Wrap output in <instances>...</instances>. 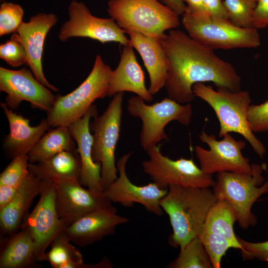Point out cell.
<instances>
[{
	"label": "cell",
	"instance_id": "cell-1",
	"mask_svg": "<svg viewBox=\"0 0 268 268\" xmlns=\"http://www.w3.org/2000/svg\"><path fill=\"white\" fill-rule=\"evenodd\" d=\"M168 65L164 87L168 97L180 104L195 98L193 85L212 82L217 88L241 90V78L233 66L219 57L214 50L173 29L160 39Z\"/></svg>",
	"mask_w": 268,
	"mask_h": 268
},
{
	"label": "cell",
	"instance_id": "cell-2",
	"mask_svg": "<svg viewBox=\"0 0 268 268\" xmlns=\"http://www.w3.org/2000/svg\"><path fill=\"white\" fill-rule=\"evenodd\" d=\"M217 198L208 188L169 187L160 206L169 216L173 233L169 245L183 249L202 232L207 213Z\"/></svg>",
	"mask_w": 268,
	"mask_h": 268
},
{
	"label": "cell",
	"instance_id": "cell-3",
	"mask_svg": "<svg viewBox=\"0 0 268 268\" xmlns=\"http://www.w3.org/2000/svg\"><path fill=\"white\" fill-rule=\"evenodd\" d=\"M195 96L206 102L213 110L220 124L219 136L236 133L242 135L261 158L266 152L263 143L250 129L247 117L251 99L247 90L233 91L225 88L216 90L210 85L197 83L193 86Z\"/></svg>",
	"mask_w": 268,
	"mask_h": 268
},
{
	"label": "cell",
	"instance_id": "cell-4",
	"mask_svg": "<svg viewBox=\"0 0 268 268\" xmlns=\"http://www.w3.org/2000/svg\"><path fill=\"white\" fill-rule=\"evenodd\" d=\"M107 12L125 31L161 39L180 25L179 15L159 0H110Z\"/></svg>",
	"mask_w": 268,
	"mask_h": 268
},
{
	"label": "cell",
	"instance_id": "cell-5",
	"mask_svg": "<svg viewBox=\"0 0 268 268\" xmlns=\"http://www.w3.org/2000/svg\"><path fill=\"white\" fill-rule=\"evenodd\" d=\"M250 173L221 172L217 173L213 192L217 199L227 200L234 210L240 227L254 226L257 220L251 211L254 203L268 193V179L263 175L266 164H252Z\"/></svg>",
	"mask_w": 268,
	"mask_h": 268
},
{
	"label": "cell",
	"instance_id": "cell-6",
	"mask_svg": "<svg viewBox=\"0 0 268 268\" xmlns=\"http://www.w3.org/2000/svg\"><path fill=\"white\" fill-rule=\"evenodd\" d=\"M112 70L97 54L92 69L84 81L70 93L56 96L47 119L51 127L68 126L82 118L94 101L108 95Z\"/></svg>",
	"mask_w": 268,
	"mask_h": 268
},
{
	"label": "cell",
	"instance_id": "cell-7",
	"mask_svg": "<svg viewBox=\"0 0 268 268\" xmlns=\"http://www.w3.org/2000/svg\"><path fill=\"white\" fill-rule=\"evenodd\" d=\"M182 24L192 39L213 50L255 48L261 45L257 29L240 27L227 19L200 15L186 9Z\"/></svg>",
	"mask_w": 268,
	"mask_h": 268
},
{
	"label": "cell",
	"instance_id": "cell-8",
	"mask_svg": "<svg viewBox=\"0 0 268 268\" xmlns=\"http://www.w3.org/2000/svg\"><path fill=\"white\" fill-rule=\"evenodd\" d=\"M144 102L138 96H133L128 100L127 109L131 116L142 121L140 143L146 151L168 138L164 129L171 121H177L186 126L191 122L190 103L182 105L169 97L151 105Z\"/></svg>",
	"mask_w": 268,
	"mask_h": 268
},
{
	"label": "cell",
	"instance_id": "cell-9",
	"mask_svg": "<svg viewBox=\"0 0 268 268\" xmlns=\"http://www.w3.org/2000/svg\"><path fill=\"white\" fill-rule=\"evenodd\" d=\"M124 93L114 95L104 112L89 124L93 136L92 156L101 165L104 191L118 177L115 152L120 136Z\"/></svg>",
	"mask_w": 268,
	"mask_h": 268
},
{
	"label": "cell",
	"instance_id": "cell-10",
	"mask_svg": "<svg viewBox=\"0 0 268 268\" xmlns=\"http://www.w3.org/2000/svg\"><path fill=\"white\" fill-rule=\"evenodd\" d=\"M146 152L149 158L142 162L143 170L162 189H168L172 185L209 188L215 183L211 174L199 168L192 158L172 160L163 155L158 145L151 147Z\"/></svg>",
	"mask_w": 268,
	"mask_h": 268
},
{
	"label": "cell",
	"instance_id": "cell-11",
	"mask_svg": "<svg viewBox=\"0 0 268 268\" xmlns=\"http://www.w3.org/2000/svg\"><path fill=\"white\" fill-rule=\"evenodd\" d=\"M69 19L60 28L58 38L66 42L72 37L88 38L102 44L119 43L123 46L129 44L126 32L112 18L94 16L82 1L72 0L68 7Z\"/></svg>",
	"mask_w": 268,
	"mask_h": 268
},
{
	"label": "cell",
	"instance_id": "cell-12",
	"mask_svg": "<svg viewBox=\"0 0 268 268\" xmlns=\"http://www.w3.org/2000/svg\"><path fill=\"white\" fill-rule=\"evenodd\" d=\"M201 141L207 144L209 149L195 146V152L200 168L205 173L212 174L221 172L250 173L252 164L248 158L244 157L242 151L246 143L236 140L231 134H224L221 140L216 139L215 135L208 134L202 131L199 135Z\"/></svg>",
	"mask_w": 268,
	"mask_h": 268
},
{
	"label": "cell",
	"instance_id": "cell-13",
	"mask_svg": "<svg viewBox=\"0 0 268 268\" xmlns=\"http://www.w3.org/2000/svg\"><path fill=\"white\" fill-rule=\"evenodd\" d=\"M42 181L43 187L39 201L21 227H27L31 233L35 243L38 262L46 261V250L65 229L57 211L54 183Z\"/></svg>",
	"mask_w": 268,
	"mask_h": 268
},
{
	"label": "cell",
	"instance_id": "cell-14",
	"mask_svg": "<svg viewBox=\"0 0 268 268\" xmlns=\"http://www.w3.org/2000/svg\"><path fill=\"white\" fill-rule=\"evenodd\" d=\"M53 182L56 189L57 211L65 228L87 213L114 206L104 191L85 189L76 178Z\"/></svg>",
	"mask_w": 268,
	"mask_h": 268
},
{
	"label": "cell",
	"instance_id": "cell-15",
	"mask_svg": "<svg viewBox=\"0 0 268 268\" xmlns=\"http://www.w3.org/2000/svg\"><path fill=\"white\" fill-rule=\"evenodd\" d=\"M0 90L7 94L5 103L12 110L26 101L33 109L47 112L56 99V96L35 78L31 70L24 67L11 70L0 67Z\"/></svg>",
	"mask_w": 268,
	"mask_h": 268
},
{
	"label": "cell",
	"instance_id": "cell-16",
	"mask_svg": "<svg viewBox=\"0 0 268 268\" xmlns=\"http://www.w3.org/2000/svg\"><path fill=\"white\" fill-rule=\"evenodd\" d=\"M131 155L132 152L125 154L118 160L116 166L119 176L104 191V193L112 202L129 207L139 203L149 212L161 216L163 210L160 201L168 189H162L154 182L144 186L133 184L126 173V165Z\"/></svg>",
	"mask_w": 268,
	"mask_h": 268
},
{
	"label": "cell",
	"instance_id": "cell-17",
	"mask_svg": "<svg viewBox=\"0 0 268 268\" xmlns=\"http://www.w3.org/2000/svg\"><path fill=\"white\" fill-rule=\"evenodd\" d=\"M57 21V16L54 13H38L28 22H23L16 32L26 52L27 65L33 75L43 85L55 92L58 89L46 78L42 61L46 36Z\"/></svg>",
	"mask_w": 268,
	"mask_h": 268
},
{
	"label": "cell",
	"instance_id": "cell-18",
	"mask_svg": "<svg viewBox=\"0 0 268 268\" xmlns=\"http://www.w3.org/2000/svg\"><path fill=\"white\" fill-rule=\"evenodd\" d=\"M129 221L117 214L114 207L96 210L87 213L66 227L64 232L73 244L85 247L115 233L116 227Z\"/></svg>",
	"mask_w": 268,
	"mask_h": 268
},
{
	"label": "cell",
	"instance_id": "cell-19",
	"mask_svg": "<svg viewBox=\"0 0 268 268\" xmlns=\"http://www.w3.org/2000/svg\"><path fill=\"white\" fill-rule=\"evenodd\" d=\"M98 116L95 105L92 104L84 116L70 124L68 127L77 144L81 161L79 183L82 186L95 192H103L101 183V165L95 162L92 156L93 136L89 130L91 118Z\"/></svg>",
	"mask_w": 268,
	"mask_h": 268
},
{
	"label": "cell",
	"instance_id": "cell-20",
	"mask_svg": "<svg viewBox=\"0 0 268 268\" xmlns=\"http://www.w3.org/2000/svg\"><path fill=\"white\" fill-rule=\"evenodd\" d=\"M134 49L130 44L123 46L119 64L111 74L108 96L128 91L136 94L144 101L151 102L153 97L146 87L144 73Z\"/></svg>",
	"mask_w": 268,
	"mask_h": 268
},
{
	"label": "cell",
	"instance_id": "cell-21",
	"mask_svg": "<svg viewBox=\"0 0 268 268\" xmlns=\"http://www.w3.org/2000/svg\"><path fill=\"white\" fill-rule=\"evenodd\" d=\"M8 120L9 132L4 138L3 147L12 159L28 154L40 138L51 127L47 119L36 126L30 125V119L14 112L5 103H0Z\"/></svg>",
	"mask_w": 268,
	"mask_h": 268
},
{
	"label": "cell",
	"instance_id": "cell-22",
	"mask_svg": "<svg viewBox=\"0 0 268 268\" xmlns=\"http://www.w3.org/2000/svg\"><path fill=\"white\" fill-rule=\"evenodd\" d=\"M129 36V44L141 56L148 72L153 95L164 87L168 70L165 54L160 39L145 36L133 30L125 31Z\"/></svg>",
	"mask_w": 268,
	"mask_h": 268
},
{
	"label": "cell",
	"instance_id": "cell-23",
	"mask_svg": "<svg viewBox=\"0 0 268 268\" xmlns=\"http://www.w3.org/2000/svg\"><path fill=\"white\" fill-rule=\"evenodd\" d=\"M42 187V181L29 171L12 201L0 209V226L3 233L11 235L21 229L33 201L41 194Z\"/></svg>",
	"mask_w": 268,
	"mask_h": 268
},
{
	"label": "cell",
	"instance_id": "cell-24",
	"mask_svg": "<svg viewBox=\"0 0 268 268\" xmlns=\"http://www.w3.org/2000/svg\"><path fill=\"white\" fill-rule=\"evenodd\" d=\"M37 262L36 246L27 227H22L4 242L0 251V268L33 267Z\"/></svg>",
	"mask_w": 268,
	"mask_h": 268
},
{
	"label": "cell",
	"instance_id": "cell-25",
	"mask_svg": "<svg viewBox=\"0 0 268 268\" xmlns=\"http://www.w3.org/2000/svg\"><path fill=\"white\" fill-rule=\"evenodd\" d=\"M81 161L78 152L62 151L43 161L29 163L28 169L41 181L55 182L76 178L79 180Z\"/></svg>",
	"mask_w": 268,
	"mask_h": 268
},
{
	"label": "cell",
	"instance_id": "cell-26",
	"mask_svg": "<svg viewBox=\"0 0 268 268\" xmlns=\"http://www.w3.org/2000/svg\"><path fill=\"white\" fill-rule=\"evenodd\" d=\"M68 126H58L45 133L28 153L29 162L38 163L64 151L78 152Z\"/></svg>",
	"mask_w": 268,
	"mask_h": 268
},
{
	"label": "cell",
	"instance_id": "cell-27",
	"mask_svg": "<svg viewBox=\"0 0 268 268\" xmlns=\"http://www.w3.org/2000/svg\"><path fill=\"white\" fill-rule=\"evenodd\" d=\"M236 221L235 212L230 203L226 200L217 199L207 213L203 229L223 237L241 249V245L234 231Z\"/></svg>",
	"mask_w": 268,
	"mask_h": 268
},
{
	"label": "cell",
	"instance_id": "cell-28",
	"mask_svg": "<svg viewBox=\"0 0 268 268\" xmlns=\"http://www.w3.org/2000/svg\"><path fill=\"white\" fill-rule=\"evenodd\" d=\"M64 231L52 241L46 261L53 268H84L83 257Z\"/></svg>",
	"mask_w": 268,
	"mask_h": 268
},
{
	"label": "cell",
	"instance_id": "cell-29",
	"mask_svg": "<svg viewBox=\"0 0 268 268\" xmlns=\"http://www.w3.org/2000/svg\"><path fill=\"white\" fill-rule=\"evenodd\" d=\"M169 268H212L211 260L199 236L188 243L178 257L167 267Z\"/></svg>",
	"mask_w": 268,
	"mask_h": 268
},
{
	"label": "cell",
	"instance_id": "cell-30",
	"mask_svg": "<svg viewBox=\"0 0 268 268\" xmlns=\"http://www.w3.org/2000/svg\"><path fill=\"white\" fill-rule=\"evenodd\" d=\"M199 237L214 268L220 267L222 258L229 248L238 249L231 241L208 230L203 229Z\"/></svg>",
	"mask_w": 268,
	"mask_h": 268
},
{
	"label": "cell",
	"instance_id": "cell-31",
	"mask_svg": "<svg viewBox=\"0 0 268 268\" xmlns=\"http://www.w3.org/2000/svg\"><path fill=\"white\" fill-rule=\"evenodd\" d=\"M228 19L235 25L250 28L253 27V17L256 1L254 0H223Z\"/></svg>",
	"mask_w": 268,
	"mask_h": 268
},
{
	"label": "cell",
	"instance_id": "cell-32",
	"mask_svg": "<svg viewBox=\"0 0 268 268\" xmlns=\"http://www.w3.org/2000/svg\"><path fill=\"white\" fill-rule=\"evenodd\" d=\"M24 11L19 4L3 2L0 6V36L17 32L23 22Z\"/></svg>",
	"mask_w": 268,
	"mask_h": 268
},
{
	"label": "cell",
	"instance_id": "cell-33",
	"mask_svg": "<svg viewBox=\"0 0 268 268\" xmlns=\"http://www.w3.org/2000/svg\"><path fill=\"white\" fill-rule=\"evenodd\" d=\"M28 154L12 159L0 175V186H18L29 173Z\"/></svg>",
	"mask_w": 268,
	"mask_h": 268
},
{
	"label": "cell",
	"instance_id": "cell-34",
	"mask_svg": "<svg viewBox=\"0 0 268 268\" xmlns=\"http://www.w3.org/2000/svg\"><path fill=\"white\" fill-rule=\"evenodd\" d=\"M0 58L14 67L27 65L26 52L16 32L0 45Z\"/></svg>",
	"mask_w": 268,
	"mask_h": 268
},
{
	"label": "cell",
	"instance_id": "cell-35",
	"mask_svg": "<svg viewBox=\"0 0 268 268\" xmlns=\"http://www.w3.org/2000/svg\"><path fill=\"white\" fill-rule=\"evenodd\" d=\"M247 119L254 133L268 131V98L260 104L250 105Z\"/></svg>",
	"mask_w": 268,
	"mask_h": 268
},
{
	"label": "cell",
	"instance_id": "cell-36",
	"mask_svg": "<svg viewBox=\"0 0 268 268\" xmlns=\"http://www.w3.org/2000/svg\"><path fill=\"white\" fill-rule=\"evenodd\" d=\"M241 245V255L244 260L258 259L268 264V240L262 242H250L237 237Z\"/></svg>",
	"mask_w": 268,
	"mask_h": 268
},
{
	"label": "cell",
	"instance_id": "cell-37",
	"mask_svg": "<svg viewBox=\"0 0 268 268\" xmlns=\"http://www.w3.org/2000/svg\"><path fill=\"white\" fill-rule=\"evenodd\" d=\"M268 26V0H257L253 17V27L261 29Z\"/></svg>",
	"mask_w": 268,
	"mask_h": 268
},
{
	"label": "cell",
	"instance_id": "cell-38",
	"mask_svg": "<svg viewBox=\"0 0 268 268\" xmlns=\"http://www.w3.org/2000/svg\"><path fill=\"white\" fill-rule=\"evenodd\" d=\"M208 13L212 16L227 19L228 15L222 0H203Z\"/></svg>",
	"mask_w": 268,
	"mask_h": 268
},
{
	"label": "cell",
	"instance_id": "cell-39",
	"mask_svg": "<svg viewBox=\"0 0 268 268\" xmlns=\"http://www.w3.org/2000/svg\"><path fill=\"white\" fill-rule=\"evenodd\" d=\"M19 186H0V209L12 201L18 191Z\"/></svg>",
	"mask_w": 268,
	"mask_h": 268
},
{
	"label": "cell",
	"instance_id": "cell-40",
	"mask_svg": "<svg viewBox=\"0 0 268 268\" xmlns=\"http://www.w3.org/2000/svg\"><path fill=\"white\" fill-rule=\"evenodd\" d=\"M186 3V9L200 15H210L207 11L203 0H183Z\"/></svg>",
	"mask_w": 268,
	"mask_h": 268
},
{
	"label": "cell",
	"instance_id": "cell-41",
	"mask_svg": "<svg viewBox=\"0 0 268 268\" xmlns=\"http://www.w3.org/2000/svg\"><path fill=\"white\" fill-rule=\"evenodd\" d=\"M161 2L170 7L179 16L182 15L186 9V4L183 0H159Z\"/></svg>",
	"mask_w": 268,
	"mask_h": 268
},
{
	"label": "cell",
	"instance_id": "cell-42",
	"mask_svg": "<svg viewBox=\"0 0 268 268\" xmlns=\"http://www.w3.org/2000/svg\"><path fill=\"white\" fill-rule=\"evenodd\" d=\"M255 0V1H256L257 0Z\"/></svg>",
	"mask_w": 268,
	"mask_h": 268
}]
</instances>
